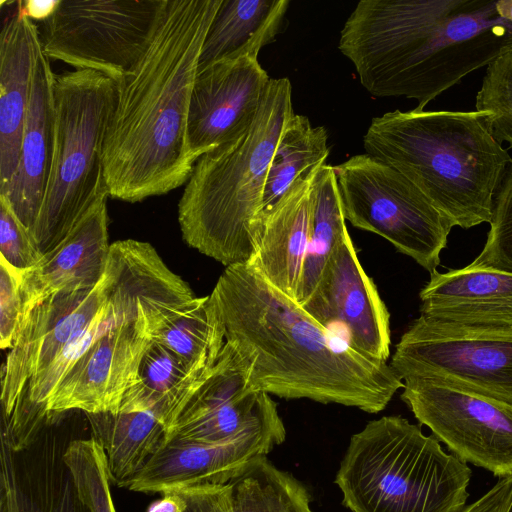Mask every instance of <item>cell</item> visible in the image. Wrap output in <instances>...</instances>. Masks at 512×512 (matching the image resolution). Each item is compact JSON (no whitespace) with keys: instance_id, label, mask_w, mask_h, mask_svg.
Here are the masks:
<instances>
[{"instance_id":"cell-1","label":"cell","mask_w":512,"mask_h":512,"mask_svg":"<svg viewBox=\"0 0 512 512\" xmlns=\"http://www.w3.org/2000/svg\"><path fill=\"white\" fill-rule=\"evenodd\" d=\"M209 297L251 390L378 413L404 386L390 364L352 349L249 263L227 266Z\"/></svg>"},{"instance_id":"cell-2","label":"cell","mask_w":512,"mask_h":512,"mask_svg":"<svg viewBox=\"0 0 512 512\" xmlns=\"http://www.w3.org/2000/svg\"><path fill=\"white\" fill-rule=\"evenodd\" d=\"M221 0H167L140 60L119 81L102 162L108 195L135 203L186 184L197 160L187 120L198 62Z\"/></svg>"},{"instance_id":"cell-3","label":"cell","mask_w":512,"mask_h":512,"mask_svg":"<svg viewBox=\"0 0 512 512\" xmlns=\"http://www.w3.org/2000/svg\"><path fill=\"white\" fill-rule=\"evenodd\" d=\"M338 48L376 97L424 107L512 48V23L496 0H361Z\"/></svg>"},{"instance_id":"cell-4","label":"cell","mask_w":512,"mask_h":512,"mask_svg":"<svg viewBox=\"0 0 512 512\" xmlns=\"http://www.w3.org/2000/svg\"><path fill=\"white\" fill-rule=\"evenodd\" d=\"M363 145L463 229L490 222L496 192L512 162L479 111L386 112L372 119Z\"/></svg>"},{"instance_id":"cell-5","label":"cell","mask_w":512,"mask_h":512,"mask_svg":"<svg viewBox=\"0 0 512 512\" xmlns=\"http://www.w3.org/2000/svg\"><path fill=\"white\" fill-rule=\"evenodd\" d=\"M294 114L289 79L271 78L251 128L197 160L178 204L180 230L190 247L226 267L252 259L269 166Z\"/></svg>"},{"instance_id":"cell-6","label":"cell","mask_w":512,"mask_h":512,"mask_svg":"<svg viewBox=\"0 0 512 512\" xmlns=\"http://www.w3.org/2000/svg\"><path fill=\"white\" fill-rule=\"evenodd\" d=\"M471 469L401 416L352 435L335 483L351 512H462Z\"/></svg>"},{"instance_id":"cell-7","label":"cell","mask_w":512,"mask_h":512,"mask_svg":"<svg viewBox=\"0 0 512 512\" xmlns=\"http://www.w3.org/2000/svg\"><path fill=\"white\" fill-rule=\"evenodd\" d=\"M117 81L91 69L55 75V145L50 177L30 232L43 256L55 248L104 194L102 149Z\"/></svg>"},{"instance_id":"cell-8","label":"cell","mask_w":512,"mask_h":512,"mask_svg":"<svg viewBox=\"0 0 512 512\" xmlns=\"http://www.w3.org/2000/svg\"><path fill=\"white\" fill-rule=\"evenodd\" d=\"M333 168L345 219L436 271L453 223L404 175L367 153Z\"/></svg>"},{"instance_id":"cell-9","label":"cell","mask_w":512,"mask_h":512,"mask_svg":"<svg viewBox=\"0 0 512 512\" xmlns=\"http://www.w3.org/2000/svg\"><path fill=\"white\" fill-rule=\"evenodd\" d=\"M167 0H59L43 21L42 51L49 60L100 71L115 81L147 50Z\"/></svg>"},{"instance_id":"cell-10","label":"cell","mask_w":512,"mask_h":512,"mask_svg":"<svg viewBox=\"0 0 512 512\" xmlns=\"http://www.w3.org/2000/svg\"><path fill=\"white\" fill-rule=\"evenodd\" d=\"M401 399L461 460L512 476V405L428 378L405 379Z\"/></svg>"},{"instance_id":"cell-11","label":"cell","mask_w":512,"mask_h":512,"mask_svg":"<svg viewBox=\"0 0 512 512\" xmlns=\"http://www.w3.org/2000/svg\"><path fill=\"white\" fill-rule=\"evenodd\" d=\"M390 366L401 379L428 378L512 405V338L444 334L415 319Z\"/></svg>"},{"instance_id":"cell-12","label":"cell","mask_w":512,"mask_h":512,"mask_svg":"<svg viewBox=\"0 0 512 512\" xmlns=\"http://www.w3.org/2000/svg\"><path fill=\"white\" fill-rule=\"evenodd\" d=\"M258 432L286 438L275 401L266 392L248 388L245 362L225 343L169 437L225 444Z\"/></svg>"},{"instance_id":"cell-13","label":"cell","mask_w":512,"mask_h":512,"mask_svg":"<svg viewBox=\"0 0 512 512\" xmlns=\"http://www.w3.org/2000/svg\"><path fill=\"white\" fill-rule=\"evenodd\" d=\"M319 324L340 330L341 338L360 354L387 362L390 356V314L361 266L346 233L329 258L319 282L301 305Z\"/></svg>"},{"instance_id":"cell-14","label":"cell","mask_w":512,"mask_h":512,"mask_svg":"<svg viewBox=\"0 0 512 512\" xmlns=\"http://www.w3.org/2000/svg\"><path fill=\"white\" fill-rule=\"evenodd\" d=\"M139 313L136 321L113 322L91 344L54 389L44 405L45 413L118 411L153 341L143 312Z\"/></svg>"},{"instance_id":"cell-15","label":"cell","mask_w":512,"mask_h":512,"mask_svg":"<svg viewBox=\"0 0 512 512\" xmlns=\"http://www.w3.org/2000/svg\"><path fill=\"white\" fill-rule=\"evenodd\" d=\"M270 79L251 56L219 61L197 72L187 120L188 144L196 160L251 128Z\"/></svg>"},{"instance_id":"cell-16","label":"cell","mask_w":512,"mask_h":512,"mask_svg":"<svg viewBox=\"0 0 512 512\" xmlns=\"http://www.w3.org/2000/svg\"><path fill=\"white\" fill-rule=\"evenodd\" d=\"M419 297L418 319L434 331L512 338V274L470 265L436 270Z\"/></svg>"},{"instance_id":"cell-17","label":"cell","mask_w":512,"mask_h":512,"mask_svg":"<svg viewBox=\"0 0 512 512\" xmlns=\"http://www.w3.org/2000/svg\"><path fill=\"white\" fill-rule=\"evenodd\" d=\"M285 439L272 433L258 432L225 444H207L171 436L128 489L163 494L225 485L252 459L267 455Z\"/></svg>"},{"instance_id":"cell-18","label":"cell","mask_w":512,"mask_h":512,"mask_svg":"<svg viewBox=\"0 0 512 512\" xmlns=\"http://www.w3.org/2000/svg\"><path fill=\"white\" fill-rule=\"evenodd\" d=\"M100 285L116 323L136 321L139 310L150 322L196 298L151 244L134 239L110 245Z\"/></svg>"},{"instance_id":"cell-19","label":"cell","mask_w":512,"mask_h":512,"mask_svg":"<svg viewBox=\"0 0 512 512\" xmlns=\"http://www.w3.org/2000/svg\"><path fill=\"white\" fill-rule=\"evenodd\" d=\"M108 196L102 195L67 236L22 275V320L35 306L54 294L92 289L99 284L111 245L108 241Z\"/></svg>"},{"instance_id":"cell-20","label":"cell","mask_w":512,"mask_h":512,"mask_svg":"<svg viewBox=\"0 0 512 512\" xmlns=\"http://www.w3.org/2000/svg\"><path fill=\"white\" fill-rule=\"evenodd\" d=\"M42 49L37 57L19 160L0 188L19 221L31 232L46 193L55 145V73Z\"/></svg>"},{"instance_id":"cell-21","label":"cell","mask_w":512,"mask_h":512,"mask_svg":"<svg viewBox=\"0 0 512 512\" xmlns=\"http://www.w3.org/2000/svg\"><path fill=\"white\" fill-rule=\"evenodd\" d=\"M321 166L299 177L262 214L257 251L248 262L273 287L296 301L308 252L315 184Z\"/></svg>"},{"instance_id":"cell-22","label":"cell","mask_w":512,"mask_h":512,"mask_svg":"<svg viewBox=\"0 0 512 512\" xmlns=\"http://www.w3.org/2000/svg\"><path fill=\"white\" fill-rule=\"evenodd\" d=\"M41 49L38 26L26 15L22 1H16L0 33V188L10 181L18 164Z\"/></svg>"},{"instance_id":"cell-23","label":"cell","mask_w":512,"mask_h":512,"mask_svg":"<svg viewBox=\"0 0 512 512\" xmlns=\"http://www.w3.org/2000/svg\"><path fill=\"white\" fill-rule=\"evenodd\" d=\"M213 365L195 367L152 341L142 357L137 378L124 393L118 411L151 413L166 427L169 438L181 412Z\"/></svg>"},{"instance_id":"cell-24","label":"cell","mask_w":512,"mask_h":512,"mask_svg":"<svg viewBox=\"0 0 512 512\" xmlns=\"http://www.w3.org/2000/svg\"><path fill=\"white\" fill-rule=\"evenodd\" d=\"M289 4L288 0H221L202 45L198 71L223 60L258 58L260 50L275 40Z\"/></svg>"},{"instance_id":"cell-25","label":"cell","mask_w":512,"mask_h":512,"mask_svg":"<svg viewBox=\"0 0 512 512\" xmlns=\"http://www.w3.org/2000/svg\"><path fill=\"white\" fill-rule=\"evenodd\" d=\"M102 447L111 482L128 488L168 439L166 427L146 411L85 413Z\"/></svg>"},{"instance_id":"cell-26","label":"cell","mask_w":512,"mask_h":512,"mask_svg":"<svg viewBox=\"0 0 512 512\" xmlns=\"http://www.w3.org/2000/svg\"><path fill=\"white\" fill-rule=\"evenodd\" d=\"M146 328L153 341L195 367L213 365L225 344L209 295L146 322Z\"/></svg>"},{"instance_id":"cell-27","label":"cell","mask_w":512,"mask_h":512,"mask_svg":"<svg viewBox=\"0 0 512 512\" xmlns=\"http://www.w3.org/2000/svg\"><path fill=\"white\" fill-rule=\"evenodd\" d=\"M328 134L312 126L304 115L294 114L286 123L266 177L262 214L272 208L302 175L326 164Z\"/></svg>"},{"instance_id":"cell-28","label":"cell","mask_w":512,"mask_h":512,"mask_svg":"<svg viewBox=\"0 0 512 512\" xmlns=\"http://www.w3.org/2000/svg\"><path fill=\"white\" fill-rule=\"evenodd\" d=\"M228 484L232 512H313L303 484L266 455L252 459Z\"/></svg>"},{"instance_id":"cell-29","label":"cell","mask_w":512,"mask_h":512,"mask_svg":"<svg viewBox=\"0 0 512 512\" xmlns=\"http://www.w3.org/2000/svg\"><path fill=\"white\" fill-rule=\"evenodd\" d=\"M333 166L320 167L315 184L307 257L297 302L303 305L315 290L322 272L348 229Z\"/></svg>"},{"instance_id":"cell-30","label":"cell","mask_w":512,"mask_h":512,"mask_svg":"<svg viewBox=\"0 0 512 512\" xmlns=\"http://www.w3.org/2000/svg\"><path fill=\"white\" fill-rule=\"evenodd\" d=\"M46 300V328L34 375L45 370L64 348L78 338L105 304L100 282L92 289L60 292Z\"/></svg>"},{"instance_id":"cell-31","label":"cell","mask_w":512,"mask_h":512,"mask_svg":"<svg viewBox=\"0 0 512 512\" xmlns=\"http://www.w3.org/2000/svg\"><path fill=\"white\" fill-rule=\"evenodd\" d=\"M47 300L35 306L22 320L2 369V416L10 417L34 375L45 334Z\"/></svg>"},{"instance_id":"cell-32","label":"cell","mask_w":512,"mask_h":512,"mask_svg":"<svg viewBox=\"0 0 512 512\" xmlns=\"http://www.w3.org/2000/svg\"><path fill=\"white\" fill-rule=\"evenodd\" d=\"M77 494L90 512H116L105 453L93 438H72L63 454Z\"/></svg>"},{"instance_id":"cell-33","label":"cell","mask_w":512,"mask_h":512,"mask_svg":"<svg viewBox=\"0 0 512 512\" xmlns=\"http://www.w3.org/2000/svg\"><path fill=\"white\" fill-rule=\"evenodd\" d=\"M476 111L485 113L493 137L512 148V48L488 64L476 96Z\"/></svg>"},{"instance_id":"cell-34","label":"cell","mask_w":512,"mask_h":512,"mask_svg":"<svg viewBox=\"0 0 512 512\" xmlns=\"http://www.w3.org/2000/svg\"><path fill=\"white\" fill-rule=\"evenodd\" d=\"M482 252L469 264L512 274V162L496 192Z\"/></svg>"},{"instance_id":"cell-35","label":"cell","mask_w":512,"mask_h":512,"mask_svg":"<svg viewBox=\"0 0 512 512\" xmlns=\"http://www.w3.org/2000/svg\"><path fill=\"white\" fill-rule=\"evenodd\" d=\"M0 253L1 260L22 275L35 267L42 257L30 232L19 221L2 196H0Z\"/></svg>"},{"instance_id":"cell-36","label":"cell","mask_w":512,"mask_h":512,"mask_svg":"<svg viewBox=\"0 0 512 512\" xmlns=\"http://www.w3.org/2000/svg\"><path fill=\"white\" fill-rule=\"evenodd\" d=\"M22 274L0 259V347L11 348L23 315Z\"/></svg>"},{"instance_id":"cell-37","label":"cell","mask_w":512,"mask_h":512,"mask_svg":"<svg viewBox=\"0 0 512 512\" xmlns=\"http://www.w3.org/2000/svg\"><path fill=\"white\" fill-rule=\"evenodd\" d=\"M512 476L499 478L481 498L465 507L462 512H511Z\"/></svg>"},{"instance_id":"cell-38","label":"cell","mask_w":512,"mask_h":512,"mask_svg":"<svg viewBox=\"0 0 512 512\" xmlns=\"http://www.w3.org/2000/svg\"><path fill=\"white\" fill-rule=\"evenodd\" d=\"M59 0H26L22 7L31 20L45 21L55 10Z\"/></svg>"},{"instance_id":"cell-39","label":"cell","mask_w":512,"mask_h":512,"mask_svg":"<svg viewBox=\"0 0 512 512\" xmlns=\"http://www.w3.org/2000/svg\"><path fill=\"white\" fill-rule=\"evenodd\" d=\"M163 497L153 502L146 512H185L186 503L177 492H166Z\"/></svg>"},{"instance_id":"cell-40","label":"cell","mask_w":512,"mask_h":512,"mask_svg":"<svg viewBox=\"0 0 512 512\" xmlns=\"http://www.w3.org/2000/svg\"><path fill=\"white\" fill-rule=\"evenodd\" d=\"M496 9L503 19L512 23V0H496Z\"/></svg>"},{"instance_id":"cell-41","label":"cell","mask_w":512,"mask_h":512,"mask_svg":"<svg viewBox=\"0 0 512 512\" xmlns=\"http://www.w3.org/2000/svg\"><path fill=\"white\" fill-rule=\"evenodd\" d=\"M511 512H512V510H511Z\"/></svg>"}]
</instances>
